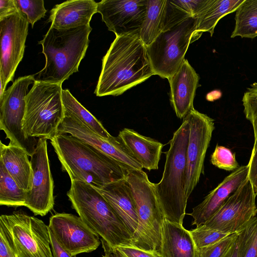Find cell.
<instances>
[{
    "label": "cell",
    "instance_id": "obj_1",
    "mask_svg": "<svg viewBox=\"0 0 257 257\" xmlns=\"http://www.w3.org/2000/svg\"><path fill=\"white\" fill-rule=\"evenodd\" d=\"M153 75L147 47L139 36H117L102 59L94 93L117 96Z\"/></svg>",
    "mask_w": 257,
    "mask_h": 257
},
{
    "label": "cell",
    "instance_id": "obj_2",
    "mask_svg": "<svg viewBox=\"0 0 257 257\" xmlns=\"http://www.w3.org/2000/svg\"><path fill=\"white\" fill-rule=\"evenodd\" d=\"M63 171L70 180L86 182L95 188L125 179L126 168L93 146L67 134L50 139Z\"/></svg>",
    "mask_w": 257,
    "mask_h": 257
},
{
    "label": "cell",
    "instance_id": "obj_3",
    "mask_svg": "<svg viewBox=\"0 0 257 257\" xmlns=\"http://www.w3.org/2000/svg\"><path fill=\"white\" fill-rule=\"evenodd\" d=\"M190 124L186 116L169 141L161 180L155 183L165 219L183 225L187 199L185 194Z\"/></svg>",
    "mask_w": 257,
    "mask_h": 257
},
{
    "label": "cell",
    "instance_id": "obj_4",
    "mask_svg": "<svg viewBox=\"0 0 257 257\" xmlns=\"http://www.w3.org/2000/svg\"><path fill=\"white\" fill-rule=\"evenodd\" d=\"M91 31L90 25L67 29L50 27L39 42L42 46L46 64L36 80L62 84L77 72L88 47Z\"/></svg>",
    "mask_w": 257,
    "mask_h": 257
},
{
    "label": "cell",
    "instance_id": "obj_5",
    "mask_svg": "<svg viewBox=\"0 0 257 257\" xmlns=\"http://www.w3.org/2000/svg\"><path fill=\"white\" fill-rule=\"evenodd\" d=\"M67 195L79 216L112 248L133 246V237L125 225L95 187L71 180Z\"/></svg>",
    "mask_w": 257,
    "mask_h": 257
},
{
    "label": "cell",
    "instance_id": "obj_6",
    "mask_svg": "<svg viewBox=\"0 0 257 257\" xmlns=\"http://www.w3.org/2000/svg\"><path fill=\"white\" fill-rule=\"evenodd\" d=\"M125 179L135 203L139 225L133 246L146 250H159L165 219L157 193L143 170L127 168Z\"/></svg>",
    "mask_w": 257,
    "mask_h": 257
},
{
    "label": "cell",
    "instance_id": "obj_7",
    "mask_svg": "<svg viewBox=\"0 0 257 257\" xmlns=\"http://www.w3.org/2000/svg\"><path fill=\"white\" fill-rule=\"evenodd\" d=\"M62 84L36 81L27 95L23 130L29 138L50 140L64 117Z\"/></svg>",
    "mask_w": 257,
    "mask_h": 257
},
{
    "label": "cell",
    "instance_id": "obj_8",
    "mask_svg": "<svg viewBox=\"0 0 257 257\" xmlns=\"http://www.w3.org/2000/svg\"><path fill=\"white\" fill-rule=\"evenodd\" d=\"M191 17L162 31L147 50L154 75L169 79L179 68L189 45L201 35Z\"/></svg>",
    "mask_w": 257,
    "mask_h": 257
},
{
    "label": "cell",
    "instance_id": "obj_9",
    "mask_svg": "<svg viewBox=\"0 0 257 257\" xmlns=\"http://www.w3.org/2000/svg\"><path fill=\"white\" fill-rule=\"evenodd\" d=\"M35 81L34 75L19 77L0 99V129L10 140L9 144L23 149L30 157L35 151L38 139L28 137L22 125L28 88Z\"/></svg>",
    "mask_w": 257,
    "mask_h": 257
},
{
    "label": "cell",
    "instance_id": "obj_10",
    "mask_svg": "<svg viewBox=\"0 0 257 257\" xmlns=\"http://www.w3.org/2000/svg\"><path fill=\"white\" fill-rule=\"evenodd\" d=\"M9 229L18 257H53L48 226L22 210L2 215Z\"/></svg>",
    "mask_w": 257,
    "mask_h": 257
},
{
    "label": "cell",
    "instance_id": "obj_11",
    "mask_svg": "<svg viewBox=\"0 0 257 257\" xmlns=\"http://www.w3.org/2000/svg\"><path fill=\"white\" fill-rule=\"evenodd\" d=\"M256 196L248 178L203 225L229 234L237 232L255 217Z\"/></svg>",
    "mask_w": 257,
    "mask_h": 257
},
{
    "label": "cell",
    "instance_id": "obj_12",
    "mask_svg": "<svg viewBox=\"0 0 257 257\" xmlns=\"http://www.w3.org/2000/svg\"><path fill=\"white\" fill-rule=\"evenodd\" d=\"M186 116L190 124L185 188V194L188 200L203 171L206 153L215 126L214 119L194 108Z\"/></svg>",
    "mask_w": 257,
    "mask_h": 257
},
{
    "label": "cell",
    "instance_id": "obj_13",
    "mask_svg": "<svg viewBox=\"0 0 257 257\" xmlns=\"http://www.w3.org/2000/svg\"><path fill=\"white\" fill-rule=\"evenodd\" d=\"M29 22L20 9L0 20V78L6 87L13 81L25 52Z\"/></svg>",
    "mask_w": 257,
    "mask_h": 257
},
{
    "label": "cell",
    "instance_id": "obj_14",
    "mask_svg": "<svg viewBox=\"0 0 257 257\" xmlns=\"http://www.w3.org/2000/svg\"><path fill=\"white\" fill-rule=\"evenodd\" d=\"M33 170L31 190L26 192L25 206L36 215H46L54 205V181L50 167L47 139H38L35 152L31 156Z\"/></svg>",
    "mask_w": 257,
    "mask_h": 257
},
{
    "label": "cell",
    "instance_id": "obj_15",
    "mask_svg": "<svg viewBox=\"0 0 257 257\" xmlns=\"http://www.w3.org/2000/svg\"><path fill=\"white\" fill-rule=\"evenodd\" d=\"M60 244L73 256L96 249L99 235L79 216L66 213L50 217L48 225Z\"/></svg>",
    "mask_w": 257,
    "mask_h": 257
},
{
    "label": "cell",
    "instance_id": "obj_16",
    "mask_svg": "<svg viewBox=\"0 0 257 257\" xmlns=\"http://www.w3.org/2000/svg\"><path fill=\"white\" fill-rule=\"evenodd\" d=\"M147 1L102 0L97 3V11L108 30L113 32L116 37L139 36L146 15Z\"/></svg>",
    "mask_w": 257,
    "mask_h": 257
},
{
    "label": "cell",
    "instance_id": "obj_17",
    "mask_svg": "<svg viewBox=\"0 0 257 257\" xmlns=\"http://www.w3.org/2000/svg\"><path fill=\"white\" fill-rule=\"evenodd\" d=\"M67 134L73 136L93 146L114 159L126 168L143 170L142 166L131 153L120 138L111 136L108 139L101 137L78 120L65 116L60 124L58 134Z\"/></svg>",
    "mask_w": 257,
    "mask_h": 257
},
{
    "label": "cell",
    "instance_id": "obj_18",
    "mask_svg": "<svg viewBox=\"0 0 257 257\" xmlns=\"http://www.w3.org/2000/svg\"><path fill=\"white\" fill-rule=\"evenodd\" d=\"M248 172L249 167L246 165L239 167L226 176L193 208L189 214L193 219L191 224L198 226L204 224L248 178Z\"/></svg>",
    "mask_w": 257,
    "mask_h": 257
},
{
    "label": "cell",
    "instance_id": "obj_19",
    "mask_svg": "<svg viewBox=\"0 0 257 257\" xmlns=\"http://www.w3.org/2000/svg\"><path fill=\"white\" fill-rule=\"evenodd\" d=\"M199 77L186 59L168 79L170 100L177 116L184 118L193 107Z\"/></svg>",
    "mask_w": 257,
    "mask_h": 257
},
{
    "label": "cell",
    "instance_id": "obj_20",
    "mask_svg": "<svg viewBox=\"0 0 257 257\" xmlns=\"http://www.w3.org/2000/svg\"><path fill=\"white\" fill-rule=\"evenodd\" d=\"M113 208L125 225L133 239L139 220L135 203L125 179L95 188Z\"/></svg>",
    "mask_w": 257,
    "mask_h": 257
},
{
    "label": "cell",
    "instance_id": "obj_21",
    "mask_svg": "<svg viewBox=\"0 0 257 257\" xmlns=\"http://www.w3.org/2000/svg\"><path fill=\"white\" fill-rule=\"evenodd\" d=\"M97 3L93 0H70L56 5L50 11L51 27L67 29L90 25L97 13Z\"/></svg>",
    "mask_w": 257,
    "mask_h": 257
},
{
    "label": "cell",
    "instance_id": "obj_22",
    "mask_svg": "<svg viewBox=\"0 0 257 257\" xmlns=\"http://www.w3.org/2000/svg\"><path fill=\"white\" fill-rule=\"evenodd\" d=\"M162 257H199L189 230L183 225L164 219L159 250Z\"/></svg>",
    "mask_w": 257,
    "mask_h": 257
},
{
    "label": "cell",
    "instance_id": "obj_23",
    "mask_svg": "<svg viewBox=\"0 0 257 257\" xmlns=\"http://www.w3.org/2000/svg\"><path fill=\"white\" fill-rule=\"evenodd\" d=\"M118 136L143 168L158 169L163 147L161 143L127 128L120 131Z\"/></svg>",
    "mask_w": 257,
    "mask_h": 257
},
{
    "label": "cell",
    "instance_id": "obj_24",
    "mask_svg": "<svg viewBox=\"0 0 257 257\" xmlns=\"http://www.w3.org/2000/svg\"><path fill=\"white\" fill-rule=\"evenodd\" d=\"M0 161L18 186L28 192L31 190L33 170L28 154L14 145L0 143Z\"/></svg>",
    "mask_w": 257,
    "mask_h": 257
},
{
    "label": "cell",
    "instance_id": "obj_25",
    "mask_svg": "<svg viewBox=\"0 0 257 257\" xmlns=\"http://www.w3.org/2000/svg\"><path fill=\"white\" fill-rule=\"evenodd\" d=\"M210 0H166L163 11L162 31L185 20L197 18Z\"/></svg>",
    "mask_w": 257,
    "mask_h": 257
},
{
    "label": "cell",
    "instance_id": "obj_26",
    "mask_svg": "<svg viewBox=\"0 0 257 257\" xmlns=\"http://www.w3.org/2000/svg\"><path fill=\"white\" fill-rule=\"evenodd\" d=\"M244 0H210L197 17L196 32L201 36L207 32L212 36L218 21L224 16L235 12Z\"/></svg>",
    "mask_w": 257,
    "mask_h": 257
},
{
    "label": "cell",
    "instance_id": "obj_27",
    "mask_svg": "<svg viewBox=\"0 0 257 257\" xmlns=\"http://www.w3.org/2000/svg\"><path fill=\"white\" fill-rule=\"evenodd\" d=\"M62 99L65 116L78 120L102 138L108 139L111 136L101 123L78 101L69 90H62Z\"/></svg>",
    "mask_w": 257,
    "mask_h": 257
},
{
    "label": "cell",
    "instance_id": "obj_28",
    "mask_svg": "<svg viewBox=\"0 0 257 257\" xmlns=\"http://www.w3.org/2000/svg\"><path fill=\"white\" fill-rule=\"evenodd\" d=\"M166 0H148L147 13L139 38L147 47L162 32L163 11Z\"/></svg>",
    "mask_w": 257,
    "mask_h": 257
},
{
    "label": "cell",
    "instance_id": "obj_29",
    "mask_svg": "<svg viewBox=\"0 0 257 257\" xmlns=\"http://www.w3.org/2000/svg\"><path fill=\"white\" fill-rule=\"evenodd\" d=\"M235 12V25L231 38L257 37V0H244Z\"/></svg>",
    "mask_w": 257,
    "mask_h": 257
},
{
    "label": "cell",
    "instance_id": "obj_30",
    "mask_svg": "<svg viewBox=\"0 0 257 257\" xmlns=\"http://www.w3.org/2000/svg\"><path fill=\"white\" fill-rule=\"evenodd\" d=\"M26 192L18 186L0 161V205L10 207L25 206Z\"/></svg>",
    "mask_w": 257,
    "mask_h": 257
},
{
    "label": "cell",
    "instance_id": "obj_31",
    "mask_svg": "<svg viewBox=\"0 0 257 257\" xmlns=\"http://www.w3.org/2000/svg\"><path fill=\"white\" fill-rule=\"evenodd\" d=\"M189 231L197 248L212 244L231 234L206 227L203 224Z\"/></svg>",
    "mask_w": 257,
    "mask_h": 257
},
{
    "label": "cell",
    "instance_id": "obj_32",
    "mask_svg": "<svg viewBox=\"0 0 257 257\" xmlns=\"http://www.w3.org/2000/svg\"><path fill=\"white\" fill-rule=\"evenodd\" d=\"M242 101L244 113L252 126L255 140L257 138V82L247 88Z\"/></svg>",
    "mask_w": 257,
    "mask_h": 257
},
{
    "label": "cell",
    "instance_id": "obj_33",
    "mask_svg": "<svg viewBox=\"0 0 257 257\" xmlns=\"http://www.w3.org/2000/svg\"><path fill=\"white\" fill-rule=\"evenodd\" d=\"M210 162L215 167L227 171H234L239 167L235 154L222 146H216Z\"/></svg>",
    "mask_w": 257,
    "mask_h": 257
},
{
    "label": "cell",
    "instance_id": "obj_34",
    "mask_svg": "<svg viewBox=\"0 0 257 257\" xmlns=\"http://www.w3.org/2000/svg\"><path fill=\"white\" fill-rule=\"evenodd\" d=\"M237 232L208 246L197 248L199 257H223L235 242Z\"/></svg>",
    "mask_w": 257,
    "mask_h": 257
},
{
    "label": "cell",
    "instance_id": "obj_35",
    "mask_svg": "<svg viewBox=\"0 0 257 257\" xmlns=\"http://www.w3.org/2000/svg\"><path fill=\"white\" fill-rule=\"evenodd\" d=\"M20 10L25 15L33 28L35 23L44 18L47 12L43 0H16Z\"/></svg>",
    "mask_w": 257,
    "mask_h": 257
},
{
    "label": "cell",
    "instance_id": "obj_36",
    "mask_svg": "<svg viewBox=\"0 0 257 257\" xmlns=\"http://www.w3.org/2000/svg\"><path fill=\"white\" fill-rule=\"evenodd\" d=\"M245 248L243 257H257V217L243 227Z\"/></svg>",
    "mask_w": 257,
    "mask_h": 257
},
{
    "label": "cell",
    "instance_id": "obj_37",
    "mask_svg": "<svg viewBox=\"0 0 257 257\" xmlns=\"http://www.w3.org/2000/svg\"><path fill=\"white\" fill-rule=\"evenodd\" d=\"M0 257H18L10 232L0 220Z\"/></svg>",
    "mask_w": 257,
    "mask_h": 257
},
{
    "label": "cell",
    "instance_id": "obj_38",
    "mask_svg": "<svg viewBox=\"0 0 257 257\" xmlns=\"http://www.w3.org/2000/svg\"><path fill=\"white\" fill-rule=\"evenodd\" d=\"M118 257H162L159 250H146L133 246H120L114 248Z\"/></svg>",
    "mask_w": 257,
    "mask_h": 257
},
{
    "label": "cell",
    "instance_id": "obj_39",
    "mask_svg": "<svg viewBox=\"0 0 257 257\" xmlns=\"http://www.w3.org/2000/svg\"><path fill=\"white\" fill-rule=\"evenodd\" d=\"M237 239L228 252L223 257H243L245 242L243 228L237 232Z\"/></svg>",
    "mask_w": 257,
    "mask_h": 257
},
{
    "label": "cell",
    "instance_id": "obj_40",
    "mask_svg": "<svg viewBox=\"0 0 257 257\" xmlns=\"http://www.w3.org/2000/svg\"><path fill=\"white\" fill-rule=\"evenodd\" d=\"M19 10L16 0H0V20Z\"/></svg>",
    "mask_w": 257,
    "mask_h": 257
},
{
    "label": "cell",
    "instance_id": "obj_41",
    "mask_svg": "<svg viewBox=\"0 0 257 257\" xmlns=\"http://www.w3.org/2000/svg\"><path fill=\"white\" fill-rule=\"evenodd\" d=\"M49 231L53 257H76V256L72 255L63 248L58 242L49 228Z\"/></svg>",
    "mask_w": 257,
    "mask_h": 257
},
{
    "label": "cell",
    "instance_id": "obj_42",
    "mask_svg": "<svg viewBox=\"0 0 257 257\" xmlns=\"http://www.w3.org/2000/svg\"><path fill=\"white\" fill-rule=\"evenodd\" d=\"M247 165L249 167L248 178L251 182L257 174V138L254 140L250 158Z\"/></svg>",
    "mask_w": 257,
    "mask_h": 257
},
{
    "label": "cell",
    "instance_id": "obj_43",
    "mask_svg": "<svg viewBox=\"0 0 257 257\" xmlns=\"http://www.w3.org/2000/svg\"><path fill=\"white\" fill-rule=\"evenodd\" d=\"M104 255L103 257H118L114 249L112 248L104 239H100Z\"/></svg>",
    "mask_w": 257,
    "mask_h": 257
},
{
    "label": "cell",
    "instance_id": "obj_44",
    "mask_svg": "<svg viewBox=\"0 0 257 257\" xmlns=\"http://www.w3.org/2000/svg\"><path fill=\"white\" fill-rule=\"evenodd\" d=\"M0 99L3 97V96L6 91V86L1 78H0Z\"/></svg>",
    "mask_w": 257,
    "mask_h": 257
},
{
    "label": "cell",
    "instance_id": "obj_45",
    "mask_svg": "<svg viewBox=\"0 0 257 257\" xmlns=\"http://www.w3.org/2000/svg\"><path fill=\"white\" fill-rule=\"evenodd\" d=\"M254 192L256 195H257V174L251 181Z\"/></svg>",
    "mask_w": 257,
    "mask_h": 257
}]
</instances>
